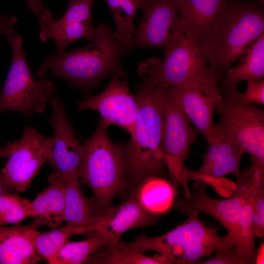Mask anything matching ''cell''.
I'll list each match as a JSON object with an SVG mask.
<instances>
[{"instance_id":"cell-1","label":"cell","mask_w":264,"mask_h":264,"mask_svg":"<svg viewBox=\"0 0 264 264\" xmlns=\"http://www.w3.org/2000/svg\"><path fill=\"white\" fill-rule=\"evenodd\" d=\"M167 86L142 81L135 87L138 113L130 140L122 143L128 193L148 177H166L163 96Z\"/></svg>"},{"instance_id":"cell-2","label":"cell","mask_w":264,"mask_h":264,"mask_svg":"<svg viewBox=\"0 0 264 264\" xmlns=\"http://www.w3.org/2000/svg\"><path fill=\"white\" fill-rule=\"evenodd\" d=\"M264 32V0H227L209 31L197 43L213 78L227 71Z\"/></svg>"},{"instance_id":"cell-3","label":"cell","mask_w":264,"mask_h":264,"mask_svg":"<svg viewBox=\"0 0 264 264\" xmlns=\"http://www.w3.org/2000/svg\"><path fill=\"white\" fill-rule=\"evenodd\" d=\"M95 30V38L89 45L47 56L37 69L36 76L44 77L50 71L52 76L84 92L94 88L110 74L126 77L120 60L126 54V46L116 38L110 25L101 23Z\"/></svg>"},{"instance_id":"cell-4","label":"cell","mask_w":264,"mask_h":264,"mask_svg":"<svg viewBox=\"0 0 264 264\" xmlns=\"http://www.w3.org/2000/svg\"><path fill=\"white\" fill-rule=\"evenodd\" d=\"M100 120L93 134L84 140L79 179L88 186L94 204L103 214L112 206L115 197L126 189V168L122 143H113Z\"/></svg>"},{"instance_id":"cell-5","label":"cell","mask_w":264,"mask_h":264,"mask_svg":"<svg viewBox=\"0 0 264 264\" xmlns=\"http://www.w3.org/2000/svg\"><path fill=\"white\" fill-rule=\"evenodd\" d=\"M180 225L154 237L141 234L127 243L142 252L153 251L164 264H193L218 249L233 247V239L227 234L220 236L217 229L200 220L193 211Z\"/></svg>"},{"instance_id":"cell-6","label":"cell","mask_w":264,"mask_h":264,"mask_svg":"<svg viewBox=\"0 0 264 264\" xmlns=\"http://www.w3.org/2000/svg\"><path fill=\"white\" fill-rule=\"evenodd\" d=\"M12 50L11 66L0 92V114L21 112L27 118L42 113L54 97V82L44 76L35 80L29 67L23 41L18 33L7 36Z\"/></svg>"},{"instance_id":"cell-7","label":"cell","mask_w":264,"mask_h":264,"mask_svg":"<svg viewBox=\"0 0 264 264\" xmlns=\"http://www.w3.org/2000/svg\"><path fill=\"white\" fill-rule=\"evenodd\" d=\"M222 99L215 108L216 127L231 137L247 153L250 166L264 170V111L238 97V84L222 83Z\"/></svg>"},{"instance_id":"cell-8","label":"cell","mask_w":264,"mask_h":264,"mask_svg":"<svg viewBox=\"0 0 264 264\" xmlns=\"http://www.w3.org/2000/svg\"><path fill=\"white\" fill-rule=\"evenodd\" d=\"M164 53L163 61L152 58L139 65L137 73L143 81L152 86L169 87L217 82L197 41L189 36L185 34Z\"/></svg>"},{"instance_id":"cell-9","label":"cell","mask_w":264,"mask_h":264,"mask_svg":"<svg viewBox=\"0 0 264 264\" xmlns=\"http://www.w3.org/2000/svg\"><path fill=\"white\" fill-rule=\"evenodd\" d=\"M143 16L126 48V54L138 48L165 51L185 34L176 0H142Z\"/></svg>"},{"instance_id":"cell-10","label":"cell","mask_w":264,"mask_h":264,"mask_svg":"<svg viewBox=\"0 0 264 264\" xmlns=\"http://www.w3.org/2000/svg\"><path fill=\"white\" fill-rule=\"evenodd\" d=\"M167 86L163 96V152L170 180L177 188L183 187L184 163L191 145L199 133L193 128L180 106Z\"/></svg>"},{"instance_id":"cell-11","label":"cell","mask_w":264,"mask_h":264,"mask_svg":"<svg viewBox=\"0 0 264 264\" xmlns=\"http://www.w3.org/2000/svg\"><path fill=\"white\" fill-rule=\"evenodd\" d=\"M54 142L53 137H45L27 126L22 137L12 143L11 153L1 173L15 192L26 191L41 167L48 161Z\"/></svg>"},{"instance_id":"cell-12","label":"cell","mask_w":264,"mask_h":264,"mask_svg":"<svg viewBox=\"0 0 264 264\" xmlns=\"http://www.w3.org/2000/svg\"><path fill=\"white\" fill-rule=\"evenodd\" d=\"M77 109L95 110L100 120L110 126L121 127L130 134L132 132L138 111L135 95L132 94L127 80H121L116 75L111 77L105 89L94 96H87L78 102Z\"/></svg>"},{"instance_id":"cell-13","label":"cell","mask_w":264,"mask_h":264,"mask_svg":"<svg viewBox=\"0 0 264 264\" xmlns=\"http://www.w3.org/2000/svg\"><path fill=\"white\" fill-rule=\"evenodd\" d=\"M52 115L48 124L54 131V144L48 159L53 172L66 181L79 179L83 157V147L76 138L60 98L54 97L50 103Z\"/></svg>"},{"instance_id":"cell-14","label":"cell","mask_w":264,"mask_h":264,"mask_svg":"<svg viewBox=\"0 0 264 264\" xmlns=\"http://www.w3.org/2000/svg\"><path fill=\"white\" fill-rule=\"evenodd\" d=\"M169 89L189 121L207 138L215 124L214 111L222 99L217 83L186 84L170 87Z\"/></svg>"},{"instance_id":"cell-15","label":"cell","mask_w":264,"mask_h":264,"mask_svg":"<svg viewBox=\"0 0 264 264\" xmlns=\"http://www.w3.org/2000/svg\"><path fill=\"white\" fill-rule=\"evenodd\" d=\"M194 181V191L190 192L189 198L183 193L181 197L178 196L174 208L184 215L196 211L212 216L225 228L234 242L241 204L237 191L235 189L230 198L217 199L206 192V184L198 180Z\"/></svg>"},{"instance_id":"cell-16","label":"cell","mask_w":264,"mask_h":264,"mask_svg":"<svg viewBox=\"0 0 264 264\" xmlns=\"http://www.w3.org/2000/svg\"><path fill=\"white\" fill-rule=\"evenodd\" d=\"M259 171H262L249 166L236 175L235 190L239 195L241 204L233 247L236 255L244 264H254L256 252L252 195L255 176Z\"/></svg>"},{"instance_id":"cell-17","label":"cell","mask_w":264,"mask_h":264,"mask_svg":"<svg viewBox=\"0 0 264 264\" xmlns=\"http://www.w3.org/2000/svg\"><path fill=\"white\" fill-rule=\"evenodd\" d=\"M208 147L203 156L202 164L196 173L215 177L229 174L236 175L239 168L242 148L230 136L217 128L206 139Z\"/></svg>"},{"instance_id":"cell-18","label":"cell","mask_w":264,"mask_h":264,"mask_svg":"<svg viewBox=\"0 0 264 264\" xmlns=\"http://www.w3.org/2000/svg\"><path fill=\"white\" fill-rule=\"evenodd\" d=\"M159 219L146 212L132 194L127 200L118 207H111L103 215L98 229L109 239L110 244H116L121 236L132 228L155 224ZM95 232V231H94Z\"/></svg>"},{"instance_id":"cell-19","label":"cell","mask_w":264,"mask_h":264,"mask_svg":"<svg viewBox=\"0 0 264 264\" xmlns=\"http://www.w3.org/2000/svg\"><path fill=\"white\" fill-rule=\"evenodd\" d=\"M65 196L66 225L78 229L81 234L96 231L104 215L92 199L88 198L84 194L78 178H71L66 181Z\"/></svg>"},{"instance_id":"cell-20","label":"cell","mask_w":264,"mask_h":264,"mask_svg":"<svg viewBox=\"0 0 264 264\" xmlns=\"http://www.w3.org/2000/svg\"><path fill=\"white\" fill-rule=\"evenodd\" d=\"M49 185L39 193L31 202V217L33 222L55 229L65 221L66 180L53 172L48 176Z\"/></svg>"},{"instance_id":"cell-21","label":"cell","mask_w":264,"mask_h":264,"mask_svg":"<svg viewBox=\"0 0 264 264\" xmlns=\"http://www.w3.org/2000/svg\"><path fill=\"white\" fill-rule=\"evenodd\" d=\"M178 189L166 177L155 176L144 179L128 194H132L146 212L159 219L174 208Z\"/></svg>"},{"instance_id":"cell-22","label":"cell","mask_w":264,"mask_h":264,"mask_svg":"<svg viewBox=\"0 0 264 264\" xmlns=\"http://www.w3.org/2000/svg\"><path fill=\"white\" fill-rule=\"evenodd\" d=\"M34 228L38 227L33 222L26 226L0 225V264H33L42 260L30 236Z\"/></svg>"},{"instance_id":"cell-23","label":"cell","mask_w":264,"mask_h":264,"mask_svg":"<svg viewBox=\"0 0 264 264\" xmlns=\"http://www.w3.org/2000/svg\"><path fill=\"white\" fill-rule=\"evenodd\" d=\"M227 0H176L185 35L197 41L209 31Z\"/></svg>"},{"instance_id":"cell-24","label":"cell","mask_w":264,"mask_h":264,"mask_svg":"<svg viewBox=\"0 0 264 264\" xmlns=\"http://www.w3.org/2000/svg\"><path fill=\"white\" fill-rule=\"evenodd\" d=\"M40 25L39 37L42 42L53 40L57 47V54L65 52L71 43L80 39L93 41L96 33L92 24L69 23L55 19L53 14L46 9L37 18Z\"/></svg>"},{"instance_id":"cell-25","label":"cell","mask_w":264,"mask_h":264,"mask_svg":"<svg viewBox=\"0 0 264 264\" xmlns=\"http://www.w3.org/2000/svg\"><path fill=\"white\" fill-rule=\"evenodd\" d=\"M236 66L226 72L222 83L258 82L264 77V32L246 49Z\"/></svg>"},{"instance_id":"cell-26","label":"cell","mask_w":264,"mask_h":264,"mask_svg":"<svg viewBox=\"0 0 264 264\" xmlns=\"http://www.w3.org/2000/svg\"><path fill=\"white\" fill-rule=\"evenodd\" d=\"M86 264H164L159 255L150 257L126 242L105 245L96 250Z\"/></svg>"},{"instance_id":"cell-27","label":"cell","mask_w":264,"mask_h":264,"mask_svg":"<svg viewBox=\"0 0 264 264\" xmlns=\"http://www.w3.org/2000/svg\"><path fill=\"white\" fill-rule=\"evenodd\" d=\"M88 238L77 242L69 240L65 243L49 264H81L86 263L99 248L110 244L109 238L98 231Z\"/></svg>"},{"instance_id":"cell-28","label":"cell","mask_w":264,"mask_h":264,"mask_svg":"<svg viewBox=\"0 0 264 264\" xmlns=\"http://www.w3.org/2000/svg\"><path fill=\"white\" fill-rule=\"evenodd\" d=\"M110 8L115 23L114 34L125 46L131 42L135 32L133 21L141 3L134 0H103Z\"/></svg>"},{"instance_id":"cell-29","label":"cell","mask_w":264,"mask_h":264,"mask_svg":"<svg viewBox=\"0 0 264 264\" xmlns=\"http://www.w3.org/2000/svg\"><path fill=\"white\" fill-rule=\"evenodd\" d=\"M77 234H81L78 229L66 225L60 229H54L47 232L39 231L37 228H33L30 232V236L37 252L48 263L70 237Z\"/></svg>"},{"instance_id":"cell-30","label":"cell","mask_w":264,"mask_h":264,"mask_svg":"<svg viewBox=\"0 0 264 264\" xmlns=\"http://www.w3.org/2000/svg\"><path fill=\"white\" fill-rule=\"evenodd\" d=\"M31 202L20 197L17 192L0 195V225H18L31 217Z\"/></svg>"},{"instance_id":"cell-31","label":"cell","mask_w":264,"mask_h":264,"mask_svg":"<svg viewBox=\"0 0 264 264\" xmlns=\"http://www.w3.org/2000/svg\"><path fill=\"white\" fill-rule=\"evenodd\" d=\"M253 225L255 236H264V172H258L255 176L252 195Z\"/></svg>"},{"instance_id":"cell-32","label":"cell","mask_w":264,"mask_h":264,"mask_svg":"<svg viewBox=\"0 0 264 264\" xmlns=\"http://www.w3.org/2000/svg\"><path fill=\"white\" fill-rule=\"evenodd\" d=\"M95 0H67L68 6L64 15L59 18L69 23H91V10Z\"/></svg>"},{"instance_id":"cell-33","label":"cell","mask_w":264,"mask_h":264,"mask_svg":"<svg viewBox=\"0 0 264 264\" xmlns=\"http://www.w3.org/2000/svg\"><path fill=\"white\" fill-rule=\"evenodd\" d=\"M247 88L243 93H238L241 101L246 104H264V81L248 82Z\"/></svg>"},{"instance_id":"cell-34","label":"cell","mask_w":264,"mask_h":264,"mask_svg":"<svg viewBox=\"0 0 264 264\" xmlns=\"http://www.w3.org/2000/svg\"><path fill=\"white\" fill-rule=\"evenodd\" d=\"M209 259L198 261L196 264H244L236 255L233 247L218 249Z\"/></svg>"},{"instance_id":"cell-35","label":"cell","mask_w":264,"mask_h":264,"mask_svg":"<svg viewBox=\"0 0 264 264\" xmlns=\"http://www.w3.org/2000/svg\"><path fill=\"white\" fill-rule=\"evenodd\" d=\"M17 18L15 16H10L7 14L0 15V34L7 36L17 33L15 24L17 22Z\"/></svg>"},{"instance_id":"cell-36","label":"cell","mask_w":264,"mask_h":264,"mask_svg":"<svg viewBox=\"0 0 264 264\" xmlns=\"http://www.w3.org/2000/svg\"><path fill=\"white\" fill-rule=\"evenodd\" d=\"M30 9L34 12L38 18L47 9L42 0H24Z\"/></svg>"},{"instance_id":"cell-37","label":"cell","mask_w":264,"mask_h":264,"mask_svg":"<svg viewBox=\"0 0 264 264\" xmlns=\"http://www.w3.org/2000/svg\"><path fill=\"white\" fill-rule=\"evenodd\" d=\"M264 263V243L262 242L257 250L255 257L254 264H262Z\"/></svg>"},{"instance_id":"cell-38","label":"cell","mask_w":264,"mask_h":264,"mask_svg":"<svg viewBox=\"0 0 264 264\" xmlns=\"http://www.w3.org/2000/svg\"><path fill=\"white\" fill-rule=\"evenodd\" d=\"M12 192H16L6 182L0 172V195Z\"/></svg>"},{"instance_id":"cell-39","label":"cell","mask_w":264,"mask_h":264,"mask_svg":"<svg viewBox=\"0 0 264 264\" xmlns=\"http://www.w3.org/2000/svg\"><path fill=\"white\" fill-rule=\"evenodd\" d=\"M12 150V143L9 142L6 145L0 147V159L7 158Z\"/></svg>"},{"instance_id":"cell-40","label":"cell","mask_w":264,"mask_h":264,"mask_svg":"<svg viewBox=\"0 0 264 264\" xmlns=\"http://www.w3.org/2000/svg\"><path fill=\"white\" fill-rule=\"evenodd\" d=\"M136 0V1H139V2H141V1H142V0Z\"/></svg>"}]
</instances>
